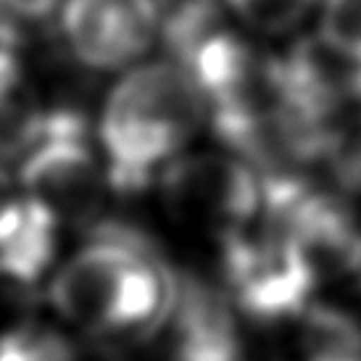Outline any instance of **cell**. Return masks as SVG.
I'll return each mask as SVG.
<instances>
[{
  "label": "cell",
  "mask_w": 361,
  "mask_h": 361,
  "mask_svg": "<svg viewBox=\"0 0 361 361\" xmlns=\"http://www.w3.org/2000/svg\"><path fill=\"white\" fill-rule=\"evenodd\" d=\"M145 8L151 13L156 42L164 45L169 59L177 61L227 24L224 0H145Z\"/></svg>",
  "instance_id": "9"
},
{
  "label": "cell",
  "mask_w": 361,
  "mask_h": 361,
  "mask_svg": "<svg viewBox=\"0 0 361 361\" xmlns=\"http://www.w3.org/2000/svg\"><path fill=\"white\" fill-rule=\"evenodd\" d=\"M314 35L361 63V0H319Z\"/></svg>",
  "instance_id": "12"
},
{
  "label": "cell",
  "mask_w": 361,
  "mask_h": 361,
  "mask_svg": "<svg viewBox=\"0 0 361 361\" xmlns=\"http://www.w3.org/2000/svg\"><path fill=\"white\" fill-rule=\"evenodd\" d=\"M159 335L166 338V361H248L232 298L192 269L174 271V295Z\"/></svg>",
  "instance_id": "7"
},
{
  "label": "cell",
  "mask_w": 361,
  "mask_h": 361,
  "mask_svg": "<svg viewBox=\"0 0 361 361\" xmlns=\"http://www.w3.org/2000/svg\"><path fill=\"white\" fill-rule=\"evenodd\" d=\"M319 0H224L227 16L259 40H290L314 19Z\"/></svg>",
  "instance_id": "10"
},
{
  "label": "cell",
  "mask_w": 361,
  "mask_h": 361,
  "mask_svg": "<svg viewBox=\"0 0 361 361\" xmlns=\"http://www.w3.org/2000/svg\"><path fill=\"white\" fill-rule=\"evenodd\" d=\"M174 295V269L148 230L106 216L56 271L48 301L61 319L103 343L159 338Z\"/></svg>",
  "instance_id": "1"
},
{
  "label": "cell",
  "mask_w": 361,
  "mask_h": 361,
  "mask_svg": "<svg viewBox=\"0 0 361 361\" xmlns=\"http://www.w3.org/2000/svg\"><path fill=\"white\" fill-rule=\"evenodd\" d=\"M21 214H24V195L16 190L8 171L0 166V243L16 230Z\"/></svg>",
  "instance_id": "14"
},
{
  "label": "cell",
  "mask_w": 361,
  "mask_h": 361,
  "mask_svg": "<svg viewBox=\"0 0 361 361\" xmlns=\"http://www.w3.org/2000/svg\"><path fill=\"white\" fill-rule=\"evenodd\" d=\"M63 53L85 71H119L140 63L156 42L145 0H61Z\"/></svg>",
  "instance_id": "6"
},
{
  "label": "cell",
  "mask_w": 361,
  "mask_h": 361,
  "mask_svg": "<svg viewBox=\"0 0 361 361\" xmlns=\"http://www.w3.org/2000/svg\"><path fill=\"white\" fill-rule=\"evenodd\" d=\"M209 127V106L190 69L156 59L127 69L106 95L98 142L111 192L137 195Z\"/></svg>",
  "instance_id": "2"
},
{
  "label": "cell",
  "mask_w": 361,
  "mask_h": 361,
  "mask_svg": "<svg viewBox=\"0 0 361 361\" xmlns=\"http://www.w3.org/2000/svg\"><path fill=\"white\" fill-rule=\"evenodd\" d=\"M21 195L61 230H87L103 216L109 180L92 151L90 119L82 106H51L37 142L21 156Z\"/></svg>",
  "instance_id": "3"
},
{
  "label": "cell",
  "mask_w": 361,
  "mask_h": 361,
  "mask_svg": "<svg viewBox=\"0 0 361 361\" xmlns=\"http://www.w3.org/2000/svg\"><path fill=\"white\" fill-rule=\"evenodd\" d=\"M45 103L16 48L0 45V159L16 161L37 142Z\"/></svg>",
  "instance_id": "8"
},
{
  "label": "cell",
  "mask_w": 361,
  "mask_h": 361,
  "mask_svg": "<svg viewBox=\"0 0 361 361\" xmlns=\"http://www.w3.org/2000/svg\"><path fill=\"white\" fill-rule=\"evenodd\" d=\"M37 303V285L27 282L6 264H0V335L30 319Z\"/></svg>",
  "instance_id": "13"
},
{
  "label": "cell",
  "mask_w": 361,
  "mask_h": 361,
  "mask_svg": "<svg viewBox=\"0 0 361 361\" xmlns=\"http://www.w3.org/2000/svg\"><path fill=\"white\" fill-rule=\"evenodd\" d=\"M0 361H82L77 345L56 327L27 319L0 335Z\"/></svg>",
  "instance_id": "11"
},
{
  "label": "cell",
  "mask_w": 361,
  "mask_h": 361,
  "mask_svg": "<svg viewBox=\"0 0 361 361\" xmlns=\"http://www.w3.org/2000/svg\"><path fill=\"white\" fill-rule=\"evenodd\" d=\"M156 188L177 224L219 240L253 227L264 211L259 171L227 148L182 151L156 174Z\"/></svg>",
  "instance_id": "4"
},
{
  "label": "cell",
  "mask_w": 361,
  "mask_h": 361,
  "mask_svg": "<svg viewBox=\"0 0 361 361\" xmlns=\"http://www.w3.org/2000/svg\"><path fill=\"white\" fill-rule=\"evenodd\" d=\"M221 280L235 309L256 324H288L311 303L317 277L288 232L259 219L219 240Z\"/></svg>",
  "instance_id": "5"
}]
</instances>
